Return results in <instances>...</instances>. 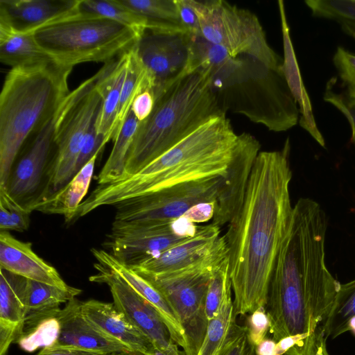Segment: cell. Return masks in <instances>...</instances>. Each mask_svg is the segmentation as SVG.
Listing matches in <instances>:
<instances>
[{"label": "cell", "instance_id": "cell-32", "mask_svg": "<svg viewBox=\"0 0 355 355\" xmlns=\"http://www.w3.org/2000/svg\"><path fill=\"white\" fill-rule=\"evenodd\" d=\"M80 10L103 16L134 31L140 37L148 28V20L124 6L120 0H82Z\"/></svg>", "mask_w": 355, "mask_h": 355}, {"label": "cell", "instance_id": "cell-24", "mask_svg": "<svg viewBox=\"0 0 355 355\" xmlns=\"http://www.w3.org/2000/svg\"><path fill=\"white\" fill-rule=\"evenodd\" d=\"M277 3L284 48L282 68L288 85L299 107L300 116L298 123L320 146L324 147V137L317 127L312 112L311 103L302 80L291 37L284 2L279 0Z\"/></svg>", "mask_w": 355, "mask_h": 355}, {"label": "cell", "instance_id": "cell-29", "mask_svg": "<svg viewBox=\"0 0 355 355\" xmlns=\"http://www.w3.org/2000/svg\"><path fill=\"white\" fill-rule=\"evenodd\" d=\"M127 69L123 83L116 118L112 131L114 141L130 112L135 97L144 90L153 92L154 83L139 59L134 45L126 51Z\"/></svg>", "mask_w": 355, "mask_h": 355}, {"label": "cell", "instance_id": "cell-48", "mask_svg": "<svg viewBox=\"0 0 355 355\" xmlns=\"http://www.w3.org/2000/svg\"><path fill=\"white\" fill-rule=\"evenodd\" d=\"M254 349L256 355H277V342L273 339L266 338Z\"/></svg>", "mask_w": 355, "mask_h": 355}, {"label": "cell", "instance_id": "cell-19", "mask_svg": "<svg viewBox=\"0 0 355 355\" xmlns=\"http://www.w3.org/2000/svg\"><path fill=\"white\" fill-rule=\"evenodd\" d=\"M82 304L83 302L73 298L55 317L59 324L55 343L105 354L131 350L91 324L83 314Z\"/></svg>", "mask_w": 355, "mask_h": 355}, {"label": "cell", "instance_id": "cell-1", "mask_svg": "<svg viewBox=\"0 0 355 355\" xmlns=\"http://www.w3.org/2000/svg\"><path fill=\"white\" fill-rule=\"evenodd\" d=\"M327 228L321 206L300 198L275 263L266 304L269 331L276 342L298 338L289 355H329L327 324L341 284L326 266Z\"/></svg>", "mask_w": 355, "mask_h": 355}, {"label": "cell", "instance_id": "cell-21", "mask_svg": "<svg viewBox=\"0 0 355 355\" xmlns=\"http://www.w3.org/2000/svg\"><path fill=\"white\" fill-rule=\"evenodd\" d=\"M98 263L128 284L152 304L164 319L175 343L186 349L184 331L178 318L167 299L148 280L102 249H92Z\"/></svg>", "mask_w": 355, "mask_h": 355}, {"label": "cell", "instance_id": "cell-7", "mask_svg": "<svg viewBox=\"0 0 355 355\" xmlns=\"http://www.w3.org/2000/svg\"><path fill=\"white\" fill-rule=\"evenodd\" d=\"M33 35L54 62L70 68L88 62L107 63L140 38L125 26L82 10L38 29Z\"/></svg>", "mask_w": 355, "mask_h": 355}, {"label": "cell", "instance_id": "cell-37", "mask_svg": "<svg viewBox=\"0 0 355 355\" xmlns=\"http://www.w3.org/2000/svg\"><path fill=\"white\" fill-rule=\"evenodd\" d=\"M31 212L11 197L6 188L0 187V229L25 231L29 226Z\"/></svg>", "mask_w": 355, "mask_h": 355}, {"label": "cell", "instance_id": "cell-43", "mask_svg": "<svg viewBox=\"0 0 355 355\" xmlns=\"http://www.w3.org/2000/svg\"><path fill=\"white\" fill-rule=\"evenodd\" d=\"M107 141L105 137L97 133L95 123L88 130L80 150L76 168V174L95 155L101 151ZM75 174V175H76Z\"/></svg>", "mask_w": 355, "mask_h": 355}, {"label": "cell", "instance_id": "cell-27", "mask_svg": "<svg viewBox=\"0 0 355 355\" xmlns=\"http://www.w3.org/2000/svg\"><path fill=\"white\" fill-rule=\"evenodd\" d=\"M101 152H97L59 191L44 199L33 200L24 205L31 212L39 211L44 214L63 215L67 222L74 219L78 207L88 192L95 163Z\"/></svg>", "mask_w": 355, "mask_h": 355}, {"label": "cell", "instance_id": "cell-41", "mask_svg": "<svg viewBox=\"0 0 355 355\" xmlns=\"http://www.w3.org/2000/svg\"><path fill=\"white\" fill-rule=\"evenodd\" d=\"M254 348L248 339L247 327H241L234 322L217 355H256Z\"/></svg>", "mask_w": 355, "mask_h": 355}, {"label": "cell", "instance_id": "cell-42", "mask_svg": "<svg viewBox=\"0 0 355 355\" xmlns=\"http://www.w3.org/2000/svg\"><path fill=\"white\" fill-rule=\"evenodd\" d=\"M265 308L257 309L248 318V336L250 343L254 347L266 338L270 331V322Z\"/></svg>", "mask_w": 355, "mask_h": 355}, {"label": "cell", "instance_id": "cell-20", "mask_svg": "<svg viewBox=\"0 0 355 355\" xmlns=\"http://www.w3.org/2000/svg\"><path fill=\"white\" fill-rule=\"evenodd\" d=\"M0 268L26 279L68 288L58 270L40 257L30 242L21 241L7 231L0 232Z\"/></svg>", "mask_w": 355, "mask_h": 355}, {"label": "cell", "instance_id": "cell-12", "mask_svg": "<svg viewBox=\"0 0 355 355\" xmlns=\"http://www.w3.org/2000/svg\"><path fill=\"white\" fill-rule=\"evenodd\" d=\"M223 176L173 185L116 205L114 220L141 222L169 220L183 216L201 202H216Z\"/></svg>", "mask_w": 355, "mask_h": 355}, {"label": "cell", "instance_id": "cell-22", "mask_svg": "<svg viewBox=\"0 0 355 355\" xmlns=\"http://www.w3.org/2000/svg\"><path fill=\"white\" fill-rule=\"evenodd\" d=\"M85 318L102 333L131 350L152 353L155 345L112 303L96 300L83 302Z\"/></svg>", "mask_w": 355, "mask_h": 355}, {"label": "cell", "instance_id": "cell-39", "mask_svg": "<svg viewBox=\"0 0 355 355\" xmlns=\"http://www.w3.org/2000/svg\"><path fill=\"white\" fill-rule=\"evenodd\" d=\"M323 99L345 117L352 132L351 142L355 146V99L350 97L345 89L336 91L333 78L327 83Z\"/></svg>", "mask_w": 355, "mask_h": 355}, {"label": "cell", "instance_id": "cell-45", "mask_svg": "<svg viewBox=\"0 0 355 355\" xmlns=\"http://www.w3.org/2000/svg\"><path fill=\"white\" fill-rule=\"evenodd\" d=\"M155 96L153 92L146 89L138 94L132 105L131 111L139 122L146 120L151 114L155 106Z\"/></svg>", "mask_w": 355, "mask_h": 355}, {"label": "cell", "instance_id": "cell-44", "mask_svg": "<svg viewBox=\"0 0 355 355\" xmlns=\"http://www.w3.org/2000/svg\"><path fill=\"white\" fill-rule=\"evenodd\" d=\"M181 25L190 35L201 36L198 17L193 8L191 0H177Z\"/></svg>", "mask_w": 355, "mask_h": 355}, {"label": "cell", "instance_id": "cell-33", "mask_svg": "<svg viewBox=\"0 0 355 355\" xmlns=\"http://www.w3.org/2000/svg\"><path fill=\"white\" fill-rule=\"evenodd\" d=\"M312 16L337 24L355 40V0H306Z\"/></svg>", "mask_w": 355, "mask_h": 355}, {"label": "cell", "instance_id": "cell-28", "mask_svg": "<svg viewBox=\"0 0 355 355\" xmlns=\"http://www.w3.org/2000/svg\"><path fill=\"white\" fill-rule=\"evenodd\" d=\"M50 60L33 33L17 32L0 24V60L3 64L15 68Z\"/></svg>", "mask_w": 355, "mask_h": 355}, {"label": "cell", "instance_id": "cell-49", "mask_svg": "<svg viewBox=\"0 0 355 355\" xmlns=\"http://www.w3.org/2000/svg\"><path fill=\"white\" fill-rule=\"evenodd\" d=\"M148 355H180L179 349L167 350L155 347L153 352Z\"/></svg>", "mask_w": 355, "mask_h": 355}, {"label": "cell", "instance_id": "cell-34", "mask_svg": "<svg viewBox=\"0 0 355 355\" xmlns=\"http://www.w3.org/2000/svg\"><path fill=\"white\" fill-rule=\"evenodd\" d=\"M355 316V279L340 284L327 324L328 336L335 338L348 331V322Z\"/></svg>", "mask_w": 355, "mask_h": 355}, {"label": "cell", "instance_id": "cell-46", "mask_svg": "<svg viewBox=\"0 0 355 355\" xmlns=\"http://www.w3.org/2000/svg\"><path fill=\"white\" fill-rule=\"evenodd\" d=\"M36 355H107L102 353L92 352L82 348L54 343L44 347Z\"/></svg>", "mask_w": 355, "mask_h": 355}, {"label": "cell", "instance_id": "cell-35", "mask_svg": "<svg viewBox=\"0 0 355 355\" xmlns=\"http://www.w3.org/2000/svg\"><path fill=\"white\" fill-rule=\"evenodd\" d=\"M149 24L181 25L177 0H120Z\"/></svg>", "mask_w": 355, "mask_h": 355}, {"label": "cell", "instance_id": "cell-2", "mask_svg": "<svg viewBox=\"0 0 355 355\" xmlns=\"http://www.w3.org/2000/svg\"><path fill=\"white\" fill-rule=\"evenodd\" d=\"M290 151L287 138L281 150L259 152L243 204L223 236L236 315L266 306L275 263L293 217Z\"/></svg>", "mask_w": 355, "mask_h": 355}, {"label": "cell", "instance_id": "cell-5", "mask_svg": "<svg viewBox=\"0 0 355 355\" xmlns=\"http://www.w3.org/2000/svg\"><path fill=\"white\" fill-rule=\"evenodd\" d=\"M210 81L207 71L187 67L155 97L150 115L139 123L121 179L137 173L209 119L225 113Z\"/></svg>", "mask_w": 355, "mask_h": 355}, {"label": "cell", "instance_id": "cell-18", "mask_svg": "<svg viewBox=\"0 0 355 355\" xmlns=\"http://www.w3.org/2000/svg\"><path fill=\"white\" fill-rule=\"evenodd\" d=\"M220 227L211 223L199 225L196 234L186 239L159 255L130 266L139 273L159 275L182 269L200 259L220 237Z\"/></svg>", "mask_w": 355, "mask_h": 355}, {"label": "cell", "instance_id": "cell-26", "mask_svg": "<svg viewBox=\"0 0 355 355\" xmlns=\"http://www.w3.org/2000/svg\"><path fill=\"white\" fill-rule=\"evenodd\" d=\"M81 291L71 286L60 288L27 279L26 313L22 335L31 332L41 322L55 318L62 309L60 304L67 303Z\"/></svg>", "mask_w": 355, "mask_h": 355}, {"label": "cell", "instance_id": "cell-9", "mask_svg": "<svg viewBox=\"0 0 355 355\" xmlns=\"http://www.w3.org/2000/svg\"><path fill=\"white\" fill-rule=\"evenodd\" d=\"M99 71L69 93L54 137V153L46 169V183L33 200L44 199L64 187L75 175L85 137L101 105L96 83Z\"/></svg>", "mask_w": 355, "mask_h": 355}, {"label": "cell", "instance_id": "cell-31", "mask_svg": "<svg viewBox=\"0 0 355 355\" xmlns=\"http://www.w3.org/2000/svg\"><path fill=\"white\" fill-rule=\"evenodd\" d=\"M232 286L225 291L217 315L208 322L206 334L197 355H217L235 321Z\"/></svg>", "mask_w": 355, "mask_h": 355}, {"label": "cell", "instance_id": "cell-23", "mask_svg": "<svg viewBox=\"0 0 355 355\" xmlns=\"http://www.w3.org/2000/svg\"><path fill=\"white\" fill-rule=\"evenodd\" d=\"M0 275V355H6L23 334L27 279L1 268Z\"/></svg>", "mask_w": 355, "mask_h": 355}, {"label": "cell", "instance_id": "cell-36", "mask_svg": "<svg viewBox=\"0 0 355 355\" xmlns=\"http://www.w3.org/2000/svg\"><path fill=\"white\" fill-rule=\"evenodd\" d=\"M232 286L228 256L218 265L213 274L205 297V314L209 321L218 313L226 290Z\"/></svg>", "mask_w": 355, "mask_h": 355}, {"label": "cell", "instance_id": "cell-17", "mask_svg": "<svg viewBox=\"0 0 355 355\" xmlns=\"http://www.w3.org/2000/svg\"><path fill=\"white\" fill-rule=\"evenodd\" d=\"M82 0H0V24L33 33L80 10Z\"/></svg>", "mask_w": 355, "mask_h": 355}, {"label": "cell", "instance_id": "cell-4", "mask_svg": "<svg viewBox=\"0 0 355 355\" xmlns=\"http://www.w3.org/2000/svg\"><path fill=\"white\" fill-rule=\"evenodd\" d=\"M73 68L52 60L11 68L0 94V187H6L25 141L55 114L70 92Z\"/></svg>", "mask_w": 355, "mask_h": 355}, {"label": "cell", "instance_id": "cell-10", "mask_svg": "<svg viewBox=\"0 0 355 355\" xmlns=\"http://www.w3.org/2000/svg\"><path fill=\"white\" fill-rule=\"evenodd\" d=\"M191 4L204 39L232 57L248 55L271 68L282 66L283 58L269 45L254 13L222 0H191Z\"/></svg>", "mask_w": 355, "mask_h": 355}, {"label": "cell", "instance_id": "cell-25", "mask_svg": "<svg viewBox=\"0 0 355 355\" xmlns=\"http://www.w3.org/2000/svg\"><path fill=\"white\" fill-rule=\"evenodd\" d=\"M127 69L126 51L117 60L105 63L99 70L96 88L101 97V105L95 121L98 134L108 142L116 118L121 92Z\"/></svg>", "mask_w": 355, "mask_h": 355}, {"label": "cell", "instance_id": "cell-6", "mask_svg": "<svg viewBox=\"0 0 355 355\" xmlns=\"http://www.w3.org/2000/svg\"><path fill=\"white\" fill-rule=\"evenodd\" d=\"M207 73L212 91L225 113L242 114L277 132L298 123L299 107L282 66L271 68L252 57L231 56Z\"/></svg>", "mask_w": 355, "mask_h": 355}, {"label": "cell", "instance_id": "cell-15", "mask_svg": "<svg viewBox=\"0 0 355 355\" xmlns=\"http://www.w3.org/2000/svg\"><path fill=\"white\" fill-rule=\"evenodd\" d=\"M261 145L250 133L238 135L232 158L223 176L215 202L212 223L228 224L241 207Z\"/></svg>", "mask_w": 355, "mask_h": 355}, {"label": "cell", "instance_id": "cell-13", "mask_svg": "<svg viewBox=\"0 0 355 355\" xmlns=\"http://www.w3.org/2000/svg\"><path fill=\"white\" fill-rule=\"evenodd\" d=\"M191 37L180 25L156 24L150 26L134 44L153 81L155 98L186 71Z\"/></svg>", "mask_w": 355, "mask_h": 355}, {"label": "cell", "instance_id": "cell-51", "mask_svg": "<svg viewBox=\"0 0 355 355\" xmlns=\"http://www.w3.org/2000/svg\"><path fill=\"white\" fill-rule=\"evenodd\" d=\"M348 330L355 335V316L350 318L348 322Z\"/></svg>", "mask_w": 355, "mask_h": 355}, {"label": "cell", "instance_id": "cell-3", "mask_svg": "<svg viewBox=\"0 0 355 355\" xmlns=\"http://www.w3.org/2000/svg\"><path fill=\"white\" fill-rule=\"evenodd\" d=\"M237 139L226 113L213 116L134 175L98 184L80 205L76 216L178 184L223 176Z\"/></svg>", "mask_w": 355, "mask_h": 355}, {"label": "cell", "instance_id": "cell-38", "mask_svg": "<svg viewBox=\"0 0 355 355\" xmlns=\"http://www.w3.org/2000/svg\"><path fill=\"white\" fill-rule=\"evenodd\" d=\"M58 333V320L53 318L41 322L31 332L22 335L17 342L24 350L33 352L38 347H46L55 343Z\"/></svg>", "mask_w": 355, "mask_h": 355}, {"label": "cell", "instance_id": "cell-8", "mask_svg": "<svg viewBox=\"0 0 355 355\" xmlns=\"http://www.w3.org/2000/svg\"><path fill=\"white\" fill-rule=\"evenodd\" d=\"M227 256L225 240L220 236L206 255L185 268L159 275L138 272L175 311L184 331V355H197L201 347L209 322L205 308L207 291L214 270Z\"/></svg>", "mask_w": 355, "mask_h": 355}, {"label": "cell", "instance_id": "cell-14", "mask_svg": "<svg viewBox=\"0 0 355 355\" xmlns=\"http://www.w3.org/2000/svg\"><path fill=\"white\" fill-rule=\"evenodd\" d=\"M94 266L98 272L90 277V281L108 285L116 308L150 339L155 347L178 349L164 319L152 304L115 274L98 263Z\"/></svg>", "mask_w": 355, "mask_h": 355}, {"label": "cell", "instance_id": "cell-50", "mask_svg": "<svg viewBox=\"0 0 355 355\" xmlns=\"http://www.w3.org/2000/svg\"><path fill=\"white\" fill-rule=\"evenodd\" d=\"M107 355H148L144 352L136 351V350H126V351H121V352H114L110 354H107Z\"/></svg>", "mask_w": 355, "mask_h": 355}, {"label": "cell", "instance_id": "cell-16", "mask_svg": "<svg viewBox=\"0 0 355 355\" xmlns=\"http://www.w3.org/2000/svg\"><path fill=\"white\" fill-rule=\"evenodd\" d=\"M65 99L53 116L34 134L28 150L10 173L6 189L19 202L33 197L40 186L51 158L55 130L64 111Z\"/></svg>", "mask_w": 355, "mask_h": 355}, {"label": "cell", "instance_id": "cell-47", "mask_svg": "<svg viewBox=\"0 0 355 355\" xmlns=\"http://www.w3.org/2000/svg\"><path fill=\"white\" fill-rule=\"evenodd\" d=\"M215 202H201L191 207L183 216L193 223H201L213 219Z\"/></svg>", "mask_w": 355, "mask_h": 355}, {"label": "cell", "instance_id": "cell-40", "mask_svg": "<svg viewBox=\"0 0 355 355\" xmlns=\"http://www.w3.org/2000/svg\"><path fill=\"white\" fill-rule=\"evenodd\" d=\"M333 63L343 87L355 99V53L338 46L333 56Z\"/></svg>", "mask_w": 355, "mask_h": 355}, {"label": "cell", "instance_id": "cell-11", "mask_svg": "<svg viewBox=\"0 0 355 355\" xmlns=\"http://www.w3.org/2000/svg\"><path fill=\"white\" fill-rule=\"evenodd\" d=\"M198 227L184 216L169 220H114L106 248L119 261L134 266L194 236Z\"/></svg>", "mask_w": 355, "mask_h": 355}, {"label": "cell", "instance_id": "cell-30", "mask_svg": "<svg viewBox=\"0 0 355 355\" xmlns=\"http://www.w3.org/2000/svg\"><path fill=\"white\" fill-rule=\"evenodd\" d=\"M139 121L130 110L121 130L114 139L112 150L98 176V184H104L121 179Z\"/></svg>", "mask_w": 355, "mask_h": 355}]
</instances>
